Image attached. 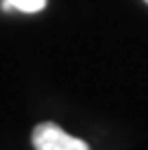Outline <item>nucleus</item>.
Here are the masks:
<instances>
[{
  "label": "nucleus",
  "instance_id": "f257e3e1",
  "mask_svg": "<svg viewBox=\"0 0 148 150\" xmlns=\"http://www.w3.org/2000/svg\"><path fill=\"white\" fill-rule=\"evenodd\" d=\"M33 148L36 150H88L86 141L64 132L58 124L44 122L33 128Z\"/></svg>",
  "mask_w": 148,
  "mask_h": 150
},
{
  "label": "nucleus",
  "instance_id": "7ed1b4c3",
  "mask_svg": "<svg viewBox=\"0 0 148 150\" xmlns=\"http://www.w3.org/2000/svg\"><path fill=\"white\" fill-rule=\"evenodd\" d=\"M146 2H148V0H146Z\"/></svg>",
  "mask_w": 148,
  "mask_h": 150
},
{
  "label": "nucleus",
  "instance_id": "f03ea898",
  "mask_svg": "<svg viewBox=\"0 0 148 150\" xmlns=\"http://www.w3.org/2000/svg\"><path fill=\"white\" fill-rule=\"evenodd\" d=\"M2 7L18 9V11H24V13H38L46 7V0H7Z\"/></svg>",
  "mask_w": 148,
  "mask_h": 150
}]
</instances>
